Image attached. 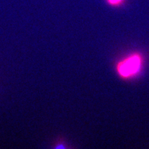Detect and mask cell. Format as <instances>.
<instances>
[{"label":"cell","instance_id":"cell-2","mask_svg":"<svg viewBox=\"0 0 149 149\" xmlns=\"http://www.w3.org/2000/svg\"><path fill=\"white\" fill-rule=\"evenodd\" d=\"M106 1L111 6H119L124 3L125 0H106Z\"/></svg>","mask_w":149,"mask_h":149},{"label":"cell","instance_id":"cell-1","mask_svg":"<svg viewBox=\"0 0 149 149\" xmlns=\"http://www.w3.org/2000/svg\"><path fill=\"white\" fill-rule=\"evenodd\" d=\"M142 66V58L137 54L129 55L117 64L116 70L123 78L128 79L137 74Z\"/></svg>","mask_w":149,"mask_h":149}]
</instances>
